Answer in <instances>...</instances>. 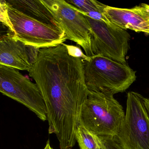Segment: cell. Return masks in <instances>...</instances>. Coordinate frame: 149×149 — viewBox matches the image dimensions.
Returning <instances> with one entry per match:
<instances>
[{"mask_svg": "<svg viewBox=\"0 0 149 149\" xmlns=\"http://www.w3.org/2000/svg\"><path fill=\"white\" fill-rule=\"evenodd\" d=\"M84 61L70 53L64 43L39 49L29 71L43 99L49 134H55L60 149H72L80 124L81 111L89 92Z\"/></svg>", "mask_w": 149, "mask_h": 149, "instance_id": "1", "label": "cell"}, {"mask_svg": "<svg viewBox=\"0 0 149 149\" xmlns=\"http://www.w3.org/2000/svg\"><path fill=\"white\" fill-rule=\"evenodd\" d=\"M113 95L90 91L81 108L79 125L100 137H115L125 113Z\"/></svg>", "mask_w": 149, "mask_h": 149, "instance_id": "2", "label": "cell"}, {"mask_svg": "<svg viewBox=\"0 0 149 149\" xmlns=\"http://www.w3.org/2000/svg\"><path fill=\"white\" fill-rule=\"evenodd\" d=\"M83 61L85 82L89 91L114 95L125 92L136 80V72L127 64L100 56Z\"/></svg>", "mask_w": 149, "mask_h": 149, "instance_id": "3", "label": "cell"}, {"mask_svg": "<svg viewBox=\"0 0 149 149\" xmlns=\"http://www.w3.org/2000/svg\"><path fill=\"white\" fill-rule=\"evenodd\" d=\"M140 94H127L124 120L114 141L122 149H149V114Z\"/></svg>", "mask_w": 149, "mask_h": 149, "instance_id": "4", "label": "cell"}, {"mask_svg": "<svg viewBox=\"0 0 149 149\" xmlns=\"http://www.w3.org/2000/svg\"><path fill=\"white\" fill-rule=\"evenodd\" d=\"M7 3L14 36L26 45L39 49L49 48L61 44L67 40L64 32L60 27L37 21Z\"/></svg>", "mask_w": 149, "mask_h": 149, "instance_id": "5", "label": "cell"}, {"mask_svg": "<svg viewBox=\"0 0 149 149\" xmlns=\"http://www.w3.org/2000/svg\"><path fill=\"white\" fill-rule=\"evenodd\" d=\"M0 92L28 108L42 121L47 120L45 104L37 86L17 69L0 64Z\"/></svg>", "mask_w": 149, "mask_h": 149, "instance_id": "6", "label": "cell"}, {"mask_svg": "<svg viewBox=\"0 0 149 149\" xmlns=\"http://www.w3.org/2000/svg\"><path fill=\"white\" fill-rule=\"evenodd\" d=\"M85 16L90 26L93 56H102L126 64L130 39L128 32Z\"/></svg>", "mask_w": 149, "mask_h": 149, "instance_id": "7", "label": "cell"}, {"mask_svg": "<svg viewBox=\"0 0 149 149\" xmlns=\"http://www.w3.org/2000/svg\"><path fill=\"white\" fill-rule=\"evenodd\" d=\"M64 32L67 39L82 47L88 57H93L90 28L85 16L65 0H41Z\"/></svg>", "mask_w": 149, "mask_h": 149, "instance_id": "8", "label": "cell"}, {"mask_svg": "<svg viewBox=\"0 0 149 149\" xmlns=\"http://www.w3.org/2000/svg\"><path fill=\"white\" fill-rule=\"evenodd\" d=\"M39 48L26 45L10 34L0 38V64L21 71L30 70Z\"/></svg>", "mask_w": 149, "mask_h": 149, "instance_id": "9", "label": "cell"}, {"mask_svg": "<svg viewBox=\"0 0 149 149\" xmlns=\"http://www.w3.org/2000/svg\"><path fill=\"white\" fill-rule=\"evenodd\" d=\"M105 15L110 22L117 28L149 34V9L148 3H142L130 8L107 5Z\"/></svg>", "mask_w": 149, "mask_h": 149, "instance_id": "10", "label": "cell"}, {"mask_svg": "<svg viewBox=\"0 0 149 149\" xmlns=\"http://www.w3.org/2000/svg\"><path fill=\"white\" fill-rule=\"evenodd\" d=\"M6 1L15 9L33 19L61 28L41 0H8Z\"/></svg>", "mask_w": 149, "mask_h": 149, "instance_id": "11", "label": "cell"}, {"mask_svg": "<svg viewBox=\"0 0 149 149\" xmlns=\"http://www.w3.org/2000/svg\"><path fill=\"white\" fill-rule=\"evenodd\" d=\"M66 1L74 6L85 15L113 25L105 15V8L107 5L94 0H67Z\"/></svg>", "mask_w": 149, "mask_h": 149, "instance_id": "12", "label": "cell"}, {"mask_svg": "<svg viewBox=\"0 0 149 149\" xmlns=\"http://www.w3.org/2000/svg\"><path fill=\"white\" fill-rule=\"evenodd\" d=\"M75 138L80 149L102 148L100 137L80 124L76 130Z\"/></svg>", "mask_w": 149, "mask_h": 149, "instance_id": "13", "label": "cell"}, {"mask_svg": "<svg viewBox=\"0 0 149 149\" xmlns=\"http://www.w3.org/2000/svg\"><path fill=\"white\" fill-rule=\"evenodd\" d=\"M8 8L6 1L0 0V22L8 27L14 34V29L8 15Z\"/></svg>", "mask_w": 149, "mask_h": 149, "instance_id": "14", "label": "cell"}, {"mask_svg": "<svg viewBox=\"0 0 149 149\" xmlns=\"http://www.w3.org/2000/svg\"><path fill=\"white\" fill-rule=\"evenodd\" d=\"M99 137L102 143V149H122L113 138Z\"/></svg>", "mask_w": 149, "mask_h": 149, "instance_id": "15", "label": "cell"}, {"mask_svg": "<svg viewBox=\"0 0 149 149\" xmlns=\"http://www.w3.org/2000/svg\"><path fill=\"white\" fill-rule=\"evenodd\" d=\"M64 45L70 52V53H71L74 57L81 58L84 60H88L89 59L90 57H88L84 54L79 47L65 43Z\"/></svg>", "mask_w": 149, "mask_h": 149, "instance_id": "16", "label": "cell"}, {"mask_svg": "<svg viewBox=\"0 0 149 149\" xmlns=\"http://www.w3.org/2000/svg\"><path fill=\"white\" fill-rule=\"evenodd\" d=\"M144 103H145L146 108H147V110H148L149 114V99L146 98H144Z\"/></svg>", "mask_w": 149, "mask_h": 149, "instance_id": "17", "label": "cell"}, {"mask_svg": "<svg viewBox=\"0 0 149 149\" xmlns=\"http://www.w3.org/2000/svg\"><path fill=\"white\" fill-rule=\"evenodd\" d=\"M44 149H53L52 148L51 146H50V142L49 140L47 141L46 146H45V148Z\"/></svg>", "mask_w": 149, "mask_h": 149, "instance_id": "18", "label": "cell"}, {"mask_svg": "<svg viewBox=\"0 0 149 149\" xmlns=\"http://www.w3.org/2000/svg\"><path fill=\"white\" fill-rule=\"evenodd\" d=\"M148 8L149 9V4H148Z\"/></svg>", "mask_w": 149, "mask_h": 149, "instance_id": "19", "label": "cell"}, {"mask_svg": "<svg viewBox=\"0 0 149 149\" xmlns=\"http://www.w3.org/2000/svg\"><path fill=\"white\" fill-rule=\"evenodd\" d=\"M101 149H102V148Z\"/></svg>", "mask_w": 149, "mask_h": 149, "instance_id": "20", "label": "cell"}]
</instances>
